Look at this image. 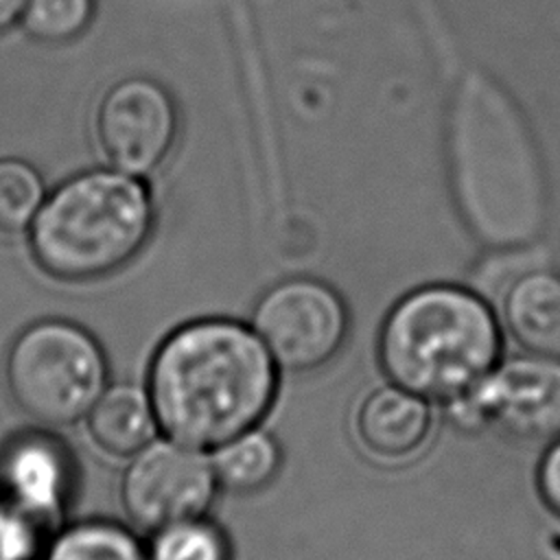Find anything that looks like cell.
Listing matches in <instances>:
<instances>
[{
    "label": "cell",
    "mask_w": 560,
    "mask_h": 560,
    "mask_svg": "<svg viewBox=\"0 0 560 560\" xmlns=\"http://www.w3.org/2000/svg\"><path fill=\"white\" fill-rule=\"evenodd\" d=\"M278 374L252 326L201 317L162 339L151 357L147 392L160 429L206 451L260 427L273 407Z\"/></svg>",
    "instance_id": "1"
},
{
    "label": "cell",
    "mask_w": 560,
    "mask_h": 560,
    "mask_svg": "<svg viewBox=\"0 0 560 560\" xmlns=\"http://www.w3.org/2000/svg\"><path fill=\"white\" fill-rule=\"evenodd\" d=\"M501 361V326L490 304L459 284H424L402 295L378 332L389 383L453 402Z\"/></svg>",
    "instance_id": "2"
},
{
    "label": "cell",
    "mask_w": 560,
    "mask_h": 560,
    "mask_svg": "<svg viewBox=\"0 0 560 560\" xmlns=\"http://www.w3.org/2000/svg\"><path fill=\"white\" fill-rule=\"evenodd\" d=\"M155 208L138 175L94 168L63 182L31 223L35 262L59 280H94L125 267L149 241Z\"/></svg>",
    "instance_id": "3"
},
{
    "label": "cell",
    "mask_w": 560,
    "mask_h": 560,
    "mask_svg": "<svg viewBox=\"0 0 560 560\" xmlns=\"http://www.w3.org/2000/svg\"><path fill=\"white\" fill-rule=\"evenodd\" d=\"M4 378L28 418L70 424L88 416L107 387V361L101 343L79 324L42 319L13 341Z\"/></svg>",
    "instance_id": "4"
},
{
    "label": "cell",
    "mask_w": 560,
    "mask_h": 560,
    "mask_svg": "<svg viewBox=\"0 0 560 560\" xmlns=\"http://www.w3.org/2000/svg\"><path fill=\"white\" fill-rule=\"evenodd\" d=\"M446 407L448 420L464 431H494L525 444L551 442L560 435V359L525 352L499 361Z\"/></svg>",
    "instance_id": "5"
},
{
    "label": "cell",
    "mask_w": 560,
    "mask_h": 560,
    "mask_svg": "<svg viewBox=\"0 0 560 560\" xmlns=\"http://www.w3.org/2000/svg\"><path fill=\"white\" fill-rule=\"evenodd\" d=\"M280 370L304 374L330 363L350 335V311L324 280L295 276L269 287L249 324Z\"/></svg>",
    "instance_id": "6"
},
{
    "label": "cell",
    "mask_w": 560,
    "mask_h": 560,
    "mask_svg": "<svg viewBox=\"0 0 560 560\" xmlns=\"http://www.w3.org/2000/svg\"><path fill=\"white\" fill-rule=\"evenodd\" d=\"M217 490V475L203 451L166 435L131 455L120 481V501L131 523L153 534L206 516Z\"/></svg>",
    "instance_id": "7"
},
{
    "label": "cell",
    "mask_w": 560,
    "mask_h": 560,
    "mask_svg": "<svg viewBox=\"0 0 560 560\" xmlns=\"http://www.w3.org/2000/svg\"><path fill=\"white\" fill-rule=\"evenodd\" d=\"M179 116L168 90L149 77L114 83L96 109V140L109 166L147 175L173 151Z\"/></svg>",
    "instance_id": "8"
},
{
    "label": "cell",
    "mask_w": 560,
    "mask_h": 560,
    "mask_svg": "<svg viewBox=\"0 0 560 560\" xmlns=\"http://www.w3.org/2000/svg\"><path fill=\"white\" fill-rule=\"evenodd\" d=\"M4 497L35 525L55 521L70 488V459L66 448L37 433L11 440L0 459Z\"/></svg>",
    "instance_id": "9"
},
{
    "label": "cell",
    "mask_w": 560,
    "mask_h": 560,
    "mask_svg": "<svg viewBox=\"0 0 560 560\" xmlns=\"http://www.w3.org/2000/svg\"><path fill=\"white\" fill-rule=\"evenodd\" d=\"M431 427L429 400L396 383L372 389L354 413L357 442L381 462H405L418 455Z\"/></svg>",
    "instance_id": "10"
},
{
    "label": "cell",
    "mask_w": 560,
    "mask_h": 560,
    "mask_svg": "<svg viewBox=\"0 0 560 560\" xmlns=\"http://www.w3.org/2000/svg\"><path fill=\"white\" fill-rule=\"evenodd\" d=\"M501 322L525 352L560 359V273L532 269L516 276L501 298Z\"/></svg>",
    "instance_id": "11"
},
{
    "label": "cell",
    "mask_w": 560,
    "mask_h": 560,
    "mask_svg": "<svg viewBox=\"0 0 560 560\" xmlns=\"http://www.w3.org/2000/svg\"><path fill=\"white\" fill-rule=\"evenodd\" d=\"M88 429L101 451L114 457H131L155 440L160 424L147 387L118 383L105 387L92 405Z\"/></svg>",
    "instance_id": "12"
},
{
    "label": "cell",
    "mask_w": 560,
    "mask_h": 560,
    "mask_svg": "<svg viewBox=\"0 0 560 560\" xmlns=\"http://www.w3.org/2000/svg\"><path fill=\"white\" fill-rule=\"evenodd\" d=\"M212 451L210 462L217 483L234 494L260 492L278 477L282 466L278 440L260 427H254Z\"/></svg>",
    "instance_id": "13"
},
{
    "label": "cell",
    "mask_w": 560,
    "mask_h": 560,
    "mask_svg": "<svg viewBox=\"0 0 560 560\" xmlns=\"http://www.w3.org/2000/svg\"><path fill=\"white\" fill-rule=\"evenodd\" d=\"M48 560H149V553L131 529L112 521H83L52 540Z\"/></svg>",
    "instance_id": "14"
},
{
    "label": "cell",
    "mask_w": 560,
    "mask_h": 560,
    "mask_svg": "<svg viewBox=\"0 0 560 560\" xmlns=\"http://www.w3.org/2000/svg\"><path fill=\"white\" fill-rule=\"evenodd\" d=\"M147 553L149 560H232L228 536L206 516L153 532Z\"/></svg>",
    "instance_id": "15"
},
{
    "label": "cell",
    "mask_w": 560,
    "mask_h": 560,
    "mask_svg": "<svg viewBox=\"0 0 560 560\" xmlns=\"http://www.w3.org/2000/svg\"><path fill=\"white\" fill-rule=\"evenodd\" d=\"M44 203L39 173L15 158L0 160V232L15 234L31 228Z\"/></svg>",
    "instance_id": "16"
},
{
    "label": "cell",
    "mask_w": 560,
    "mask_h": 560,
    "mask_svg": "<svg viewBox=\"0 0 560 560\" xmlns=\"http://www.w3.org/2000/svg\"><path fill=\"white\" fill-rule=\"evenodd\" d=\"M94 20V0H24L20 24L26 35L44 44L79 37Z\"/></svg>",
    "instance_id": "17"
},
{
    "label": "cell",
    "mask_w": 560,
    "mask_h": 560,
    "mask_svg": "<svg viewBox=\"0 0 560 560\" xmlns=\"http://www.w3.org/2000/svg\"><path fill=\"white\" fill-rule=\"evenodd\" d=\"M37 525L7 497L0 499V560H26L35 549Z\"/></svg>",
    "instance_id": "18"
},
{
    "label": "cell",
    "mask_w": 560,
    "mask_h": 560,
    "mask_svg": "<svg viewBox=\"0 0 560 560\" xmlns=\"http://www.w3.org/2000/svg\"><path fill=\"white\" fill-rule=\"evenodd\" d=\"M536 488L547 510L560 516V435L549 442L538 462Z\"/></svg>",
    "instance_id": "19"
},
{
    "label": "cell",
    "mask_w": 560,
    "mask_h": 560,
    "mask_svg": "<svg viewBox=\"0 0 560 560\" xmlns=\"http://www.w3.org/2000/svg\"><path fill=\"white\" fill-rule=\"evenodd\" d=\"M22 2L24 0H0V31L20 20Z\"/></svg>",
    "instance_id": "20"
}]
</instances>
